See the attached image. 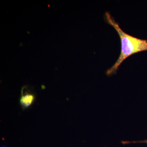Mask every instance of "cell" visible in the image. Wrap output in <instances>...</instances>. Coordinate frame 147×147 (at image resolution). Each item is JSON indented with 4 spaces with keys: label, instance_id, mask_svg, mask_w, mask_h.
Masks as SVG:
<instances>
[{
    "label": "cell",
    "instance_id": "6da1fadb",
    "mask_svg": "<svg viewBox=\"0 0 147 147\" xmlns=\"http://www.w3.org/2000/svg\"><path fill=\"white\" fill-rule=\"evenodd\" d=\"M105 18L107 23L117 32L121 45L120 55L117 60L106 71L107 75L111 76L117 73L121 63L129 56L139 52L147 51V40L140 39L125 32L109 12L105 13Z\"/></svg>",
    "mask_w": 147,
    "mask_h": 147
},
{
    "label": "cell",
    "instance_id": "7a4b0ae2",
    "mask_svg": "<svg viewBox=\"0 0 147 147\" xmlns=\"http://www.w3.org/2000/svg\"><path fill=\"white\" fill-rule=\"evenodd\" d=\"M34 95L31 93L26 92L24 94L22 92V95L20 100L22 107L26 108L30 106L34 101Z\"/></svg>",
    "mask_w": 147,
    "mask_h": 147
},
{
    "label": "cell",
    "instance_id": "3957f363",
    "mask_svg": "<svg viewBox=\"0 0 147 147\" xmlns=\"http://www.w3.org/2000/svg\"><path fill=\"white\" fill-rule=\"evenodd\" d=\"M123 144H128L129 143H145L147 144V139L146 140H144V141H137V142H122Z\"/></svg>",
    "mask_w": 147,
    "mask_h": 147
},
{
    "label": "cell",
    "instance_id": "277c9868",
    "mask_svg": "<svg viewBox=\"0 0 147 147\" xmlns=\"http://www.w3.org/2000/svg\"></svg>",
    "mask_w": 147,
    "mask_h": 147
}]
</instances>
